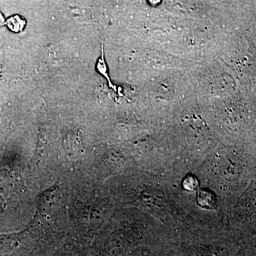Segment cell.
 Listing matches in <instances>:
<instances>
[{
    "instance_id": "5",
    "label": "cell",
    "mask_w": 256,
    "mask_h": 256,
    "mask_svg": "<svg viewBox=\"0 0 256 256\" xmlns=\"http://www.w3.org/2000/svg\"><path fill=\"white\" fill-rule=\"evenodd\" d=\"M5 24V20L3 14L0 12V26H3Z\"/></svg>"
},
{
    "instance_id": "3",
    "label": "cell",
    "mask_w": 256,
    "mask_h": 256,
    "mask_svg": "<svg viewBox=\"0 0 256 256\" xmlns=\"http://www.w3.org/2000/svg\"><path fill=\"white\" fill-rule=\"evenodd\" d=\"M6 26L12 32H20L22 31L26 24L24 18L18 15H14L8 18L6 21Z\"/></svg>"
},
{
    "instance_id": "1",
    "label": "cell",
    "mask_w": 256,
    "mask_h": 256,
    "mask_svg": "<svg viewBox=\"0 0 256 256\" xmlns=\"http://www.w3.org/2000/svg\"><path fill=\"white\" fill-rule=\"evenodd\" d=\"M198 204L205 208H214L216 206V202L213 194L205 190H201L197 195Z\"/></svg>"
},
{
    "instance_id": "2",
    "label": "cell",
    "mask_w": 256,
    "mask_h": 256,
    "mask_svg": "<svg viewBox=\"0 0 256 256\" xmlns=\"http://www.w3.org/2000/svg\"><path fill=\"white\" fill-rule=\"evenodd\" d=\"M96 68H97V70H98L99 73H100L101 75L104 76L107 79L108 82L109 87H110L111 89H112V90H114V92H117L118 90L117 89H116V86H114V84H112L110 77H109L107 64H106L105 56H104V45H102L101 56L100 58H98V60L97 64H96Z\"/></svg>"
},
{
    "instance_id": "4",
    "label": "cell",
    "mask_w": 256,
    "mask_h": 256,
    "mask_svg": "<svg viewBox=\"0 0 256 256\" xmlns=\"http://www.w3.org/2000/svg\"><path fill=\"white\" fill-rule=\"evenodd\" d=\"M184 186L190 191H193L197 188V182L193 176H188L184 182Z\"/></svg>"
}]
</instances>
